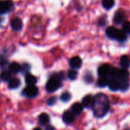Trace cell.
<instances>
[{
  "label": "cell",
  "mask_w": 130,
  "mask_h": 130,
  "mask_svg": "<svg viewBox=\"0 0 130 130\" xmlns=\"http://www.w3.org/2000/svg\"><path fill=\"white\" fill-rule=\"evenodd\" d=\"M92 108L95 117L100 118L105 116L110 109V103L107 96L101 93L97 94L94 98Z\"/></svg>",
  "instance_id": "6da1fadb"
},
{
  "label": "cell",
  "mask_w": 130,
  "mask_h": 130,
  "mask_svg": "<svg viewBox=\"0 0 130 130\" xmlns=\"http://www.w3.org/2000/svg\"><path fill=\"white\" fill-rule=\"evenodd\" d=\"M61 77L58 75H52L46 84V89L48 92H54L59 89L61 85Z\"/></svg>",
  "instance_id": "7a4b0ae2"
},
{
  "label": "cell",
  "mask_w": 130,
  "mask_h": 130,
  "mask_svg": "<svg viewBox=\"0 0 130 130\" xmlns=\"http://www.w3.org/2000/svg\"><path fill=\"white\" fill-rule=\"evenodd\" d=\"M111 76H113V78H115L118 80L128 79V78L129 76V72H128L127 69H120L117 68H113V71H112Z\"/></svg>",
  "instance_id": "3957f363"
},
{
  "label": "cell",
  "mask_w": 130,
  "mask_h": 130,
  "mask_svg": "<svg viewBox=\"0 0 130 130\" xmlns=\"http://www.w3.org/2000/svg\"><path fill=\"white\" fill-rule=\"evenodd\" d=\"M22 94L24 96L29 98H34L38 95V89L37 87H35L34 85H28L22 91Z\"/></svg>",
  "instance_id": "277c9868"
},
{
  "label": "cell",
  "mask_w": 130,
  "mask_h": 130,
  "mask_svg": "<svg viewBox=\"0 0 130 130\" xmlns=\"http://www.w3.org/2000/svg\"><path fill=\"white\" fill-rule=\"evenodd\" d=\"M113 67H112L110 65L108 64H104L100 66L98 69V74L100 77H107L111 76L112 71H113Z\"/></svg>",
  "instance_id": "5b68a950"
},
{
  "label": "cell",
  "mask_w": 130,
  "mask_h": 130,
  "mask_svg": "<svg viewBox=\"0 0 130 130\" xmlns=\"http://www.w3.org/2000/svg\"><path fill=\"white\" fill-rule=\"evenodd\" d=\"M13 6V2L11 0L0 1V14L8 12Z\"/></svg>",
  "instance_id": "8992f818"
},
{
  "label": "cell",
  "mask_w": 130,
  "mask_h": 130,
  "mask_svg": "<svg viewBox=\"0 0 130 130\" xmlns=\"http://www.w3.org/2000/svg\"><path fill=\"white\" fill-rule=\"evenodd\" d=\"M70 66L72 69H79L82 66V59L79 56H74L70 59Z\"/></svg>",
  "instance_id": "52a82bcc"
},
{
  "label": "cell",
  "mask_w": 130,
  "mask_h": 130,
  "mask_svg": "<svg viewBox=\"0 0 130 130\" xmlns=\"http://www.w3.org/2000/svg\"><path fill=\"white\" fill-rule=\"evenodd\" d=\"M63 120L67 124L72 123L75 120V115L71 111H66L63 114Z\"/></svg>",
  "instance_id": "ba28073f"
},
{
  "label": "cell",
  "mask_w": 130,
  "mask_h": 130,
  "mask_svg": "<svg viewBox=\"0 0 130 130\" xmlns=\"http://www.w3.org/2000/svg\"><path fill=\"white\" fill-rule=\"evenodd\" d=\"M93 101H94V98L92 95H87L83 98L82 105L84 107L90 108V107H92L93 104Z\"/></svg>",
  "instance_id": "9c48e42d"
},
{
  "label": "cell",
  "mask_w": 130,
  "mask_h": 130,
  "mask_svg": "<svg viewBox=\"0 0 130 130\" xmlns=\"http://www.w3.org/2000/svg\"><path fill=\"white\" fill-rule=\"evenodd\" d=\"M23 23L18 18H15L11 21V27L14 30H20L22 28Z\"/></svg>",
  "instance_id": "30bf717a"
},
{
  "label": "cell",
  "mask_w": 130,
  "mask_h": 130,
  "mask_svg": "<svg viewBox=\"0 0 130 130\" xmlns=\"http://www.w3.org/2000/svg\"><path fill=\"white\" fill-rule=\"evenodd\" d=\"M107 85L109 86L110 89L113 91H118L120 89V82L118 79H116L115 78H112L111 79H110Z\"/></svg>",
  "instance_id": "8fae6325"
},
{
  "label": "cell",
  "mask_w": 130,
  "mask_h": 130,
  "mask_svg": "<svg viewBox=\"0 0 130 130\" xmlns=\"http://www.w3.org/2000/svg\"><path fill=\"white\" fill-rule=\"evenodd\" d=\"M83 109H84V107H83V105L81 104L75 103L71 107V112L74 115H80L82 113Z\"/></svg>",
  "instance_id": "7c38bea8"
},
{
  "label": "cell",
  "mask_w": 130,
  "mask_h": 130,
  "mask_svg": "<svg viewBox=\"0 0 130 130\" xmlns=\"http://www.w3.org/2000/svg\"><path fill=\"white\" fill-rule=\"evenodd\" d=\"M21 85V82L17 78H11L8 81V88L11 89H16Z\"/></svg>",
  "instance_id": "4fadbf2b"
},
{
  "label": "cell",
  "mask_w": 130,
  "mask_h": 130,
  "mask_svg": "<svg viewBox=\"0 0 130 130\" xmlns=\"http://www.w3.org/2000/svg\"><path fill=\"white\" fill-rule=\"evenodd\" d=\"M8 69L9 72L14 74H16L18 72H19L21 71V66L16 62H13L11 63H10L9 66H8Z\"/></svg>",
  "instance_id": "5bb4252c"
},
{
  "label": "cell",
  "mask_w": 130,
  "mask_h": 130,
  "mask_svg": "<svg viewBox=\"0 0 130 130\" xmlns=\"http://www.w3.org/2000/svg\"><path fill=\"white\" fill-rule=\"evenodd\" d=\"M124 18H125V15L121 11H118L116 14H115V16L113 18V21L117 24H121L123 21H124Z\"/></svg>",
  "instance_id": "9a60e30c"
},
{
  "label": "cell",
  "mask_w": 130,
  "mask_h": 130,
  "mask_svg": "<svg viewBox=\"0 0 130 130\" xmlns=\"http://www.w3.org/2000/svg\"><path fill=\"white\" fill-rule=\"evenodd\" d=\"M25 82L28 85H34L37 83V78L31 74H27L25 78Z\"/></svg>",
  "instance_id": "2e32d148"
},
{
  "label": "cell",
  "mask_w": 130,
  "mask_h": 130,
  "mask_svg": "<svg viewBox=\"0 0 130 130\" xmlns=\"http://www.w3.org/2000/svg\"><path fill=\"white\" fill-rule=\"evenodd\" d=\"M120 66L123 69H128L130 66V57L129 56H123L120 59Z\"/></svg>",
  "instance_id": "e0dca14e"
},
{
  "label": "cell",
  "mask_w": 130,
  "mask_h": 130,
  "mask_svg": "<svg viewBox=\"0 0 130 130\" xmlns=\"http://www.w3.org/2000/svg\"><path fill=\"white\" fill-rule=\"evenodd\" d=\"M116 33H117V29L115 28L114 27H109L106 30L107 36L108 37L111 38V39H115L116 38Z\"/></svg>",
  "instance_id": "ac0fdd59"
},
{
  "label": "cell",
  "mask_w": 130,
  "mask_h": 130,
  "mask_svg": "<svg viewBox=\"0 0 130 130\" xmlns=\"http://www.w3.org/2000/svg\"><path fill=\"white\" fill-rule=\"evenodd\" d=\"M49 120H50L49 116H48L47 113H41V114L39 116V117H38L39 123H40L41 125H42V126H44V125L48 124V122H49Z\"/></svg>",
  "instance_id": "d6986e66"
},
{
  "label": "cell",
  "mask_w": 130,
  "mask_h": 130,
  "mask_svg": "<svg viewBox=\"0 0 130 130\" xmlns=\"http://www.w3.org/2000/svg\"><path fill=\"white\" fill-rule=\"evenodd\" d=\"M127 38V35H126V33L124 31V30H117V33H116V40L120 41V42H123L126 40Z\"/></svg>",
  "instance_id": "ffe728a7"
},
{
  "label": "cell",
  "mask_w": 130,
  "mask_h": 130,
  "mask_svg": "<svg viewBox=\"0 0 130 130\" xmlns=\"http://www.w3.org/2000/svg\"><path fill=\"white\" fill-rule=\"evenodd\" d=\"M119 82H120V89H121L122 91H126L129 88V84L127 79L119 80Z\"/></svg>",
  "instance_id": "44dd1931"
},
{
  "label": "cell",
  "mask_w": 130,
  "mask_h": 130,
  "mask_svg": "<svg viewBox=\"0 0 130 130\" xmlns=\"http://www.w3.org/2000/svg\"><path fill=\"white\" fill-rule=\"evenodd\" d=\"M108 82H109V80H108L107 77H100L97 82V85H98V86L103 88L108 85Z\"/></svg>",
  "instance_id": "7402d4cb"
},
{
  "label": "cell",
  "mask_w": 130,
  "mask_h": 130,
  "mask_svg": "<svg viewBox=\"0 0 130 130\" xmlns=\"http://www.w3.org/2000/svg\"><path fill=\"white\" fill-rule=\"evenodd\" d=\"M115 4L114 0H103V6L106 9H110Z\"/></svg>",
  "instance_id": "603a6c76"
},
{
  "label": "cell",
  "mask_w": 130,
  "mask_h": 130,
  "mask_svg": "<svg viewBox=\"0 0 130 130\" xmlns=\"http://www.w3.org/2000/svg\"><path fill=\"white\" fill-rule=\"evenodd\" d=\"M77 75H78V73L74 69L69 70L68 72H67V77L70 80H75L77 78Z\"/></svg>",
  "instance_id": "cb8c5ba5"
},
{
  "label": "cell",
  "mask_w": 130,
  "mask_h": 130,
  "mask_svg": "<svg viewBox=\"0 0 130 130\" xmlns=\"http://www.w3.org/2000/svg\"><path fill=\"white\" fill-rule=\"evenodd\" d=\"M0 78L2 81L4 82H8L9 79L11 78V74L8 71H4L1 73V75H0Z\"/></svg>",
  "instance_id": "d4e9b609"
},
{
  "label": "cell",
  "mask_w": 130,
  "mask_h": 130,
  "mask_svg": "<svg viewBox=\"0 0 130 130\" xmlns=\"http://www.w3.org/2000/svg\"><path fill=\"white\" fill-rule=\"evenodd\" d=\"M71 98V95L69 92H64V94H62V95L61 96V100L64 102H67L70 100Z\"/></svg>",
  "instance_id": "484cf974"
},
{
  "label": "cell",
  "mask_w": 130,
  "mask_h": 130,
  "mask_svg": "<svg viewBox=\"0 0 130 130\" xmlns=\"http://www.w3.org/2000/svg\"><path fill=\"white\" fill-rule=\"evenodd\" d=\"M123 30L127 33V34H130V22L129 21H126L124 22L123 25Z\"/></svg>",
  "instance_id": "4316f807"
},
{
  "label": "cell",
  "mask_w": 130,
  "mask_h": 130,
  "mask_svg": "<svg viewBox=\"0 0 130 130\" xmlns=\"http://www.w3.org/2000/svg\"><path fill=\"white\" fill-rule=\"evenodd\" d=\"M56 101H57V98H56V97H51V98H50L48 100L47 104H48V106H53V105H54V104H55Z\"/></svg>",
  "instance_id": "83f0119b"
},
{
  "label": "cell",
  "mask_w": 130,
  "mask_h": 130,
  "mask_svg": "<svg viewBox=\"0 0 130 130\" xmlns=\"http://www.w3.org/2000/svg\"><path fill=\"white\" fill-rule=\"evenodd\" d=\"M29 69H30V66L28 64H27V63H25V64H24V65H22L21 66V71L22 72H24V73L27 72Z\"/></svg>",
  "instance_id": "f1b7e54d"
},
{
  "label": "cell",
  "mask_w": 130,
  "mask_h": 130,
  "mask_svg": "<svg viewBox=\"0 0 130 130\" xmlns=\"http://www.w3.org/2000/svg\"><path fill=\"white\" fill-rule=\"evenodd\" d=\"M7 63V59L5 56H4L3 55H0V66H3L5 65H6Z\"/></svg>",
  "instance_id": "f546056e"
},
{
  "label": "cell",
  "mask_w": 130,
  "mask_h": 130,
  "mask_svg": "<svg viewBox=\"0 0 130 130\" xmlns=\"http://www.w3.org/2000/svg\"><path fill=\"white\" fill-rule=\"evenodd\" d=\"M84 79H85V81H86L87 82H89V83H90V82H91L93 81V77H92V75H91L90 74L86 75Z\"/></svg>",
  "instance_id": "4dcf8cb0"
},
{
  "label": "cell",
  "mask_w": 130,
  "mask_h": 130,
  "mask_svg": "<svg viewBox=\"0 0 130 130\" xmlns=\"http://www.w3.org/2000/svg\"><path fill=\"white\" fill-rule=\"evenodd\" d=\"M1 20H2V19H1V17H0V22H1Z\"/></svg>",
  "instance_id": "1f68e13d"
}]
</instances>
